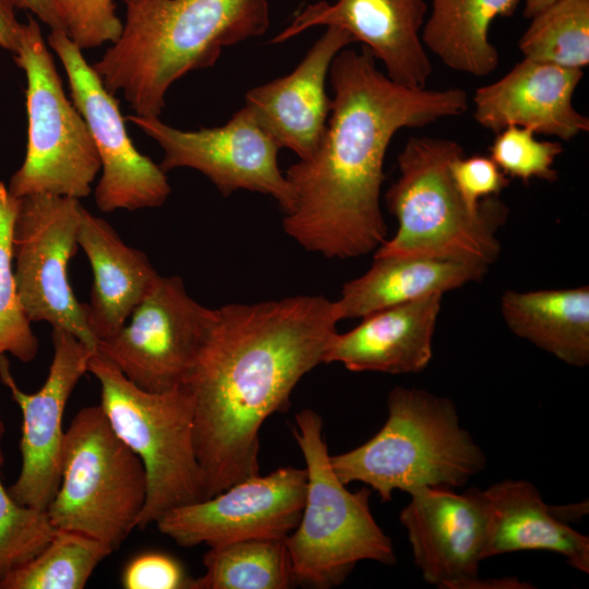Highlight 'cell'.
<instances>
[{
    "label": "cell",
    "mask_w": 589,
    "mask_h": 589,
    "mask_svg": "<svg viewBox=\"0 0 589 589\" xmlns=\"http://www.w3.org/2000/svg\"><path fill=\"white\" fill-rule=\"evenodd\" d=\"M485 510L483 560L503 553L541 550L562 555L577 570L589 573V538L568 521L588 513V501L546 504L527 480H504L481 491Z\"/></svg>",
    "instance_id": "cell-20"
},
{
    "label": "cell",
    "mask_w": 589,
    "mask_h": 589,
    "mask_svg": "<svg viewBox=\"0 0 589 589\" xmlns=\"http://www.w3.org/2000/svg\"><path fill=\"white\" fill-rule=\"evenodd\" d=\"M351 43L348 32L327 26L292 72L244 96L243 108L252 119L299 159L311 157L323 140L332 104L326 79L334 58Z\"/></svg>",
    "instance_id": "cell-18"
},
{
    "label": "cell",
    "mask_w": 589,
    "mask_h": 589,
    "mask_svg": "<svg viewBox=\"0 0 589 589\" xmlns=\"http://www.w3.org/2000/svg\"><path fill=\"white\" fill-rule=\"evenodd\" d=\"M305 468L281 467L239 481L216 495L172 508L155 524L178 545L216 546L247 539H285L299 524Z\"/></svg>",
    "instance_id": "cell-15"
},
{
    "label": "cell",
    "mask_w": 589,
    "mask_h": 589,
    "mask_svg": "<svg viewBox=\"0 0 589 589\" xmlns=\"http://www.w3.org/2000/svg\"><path fill=\"white\" fill-rule=\"evenodd\" d=\"M557 0H525L524 16L531 19Z\"/></svg>",
    "instance_id": "cell-37"
},
{
    "label": "cell",
    "mask_w": 589,
    "mask_h": 589,
    "mask_svg": "<svg viewBox=\"0 0 589 589\" xmlns=\"http://www.w3.org/2000/svg\"><path fill=\"white\" fill-rule=\"evenodd\" d=\"M465 155L455 141L412 136L397 156L399 176L385 194L398 223L374 256L452 259L489 266L500 253L495 236L507 217L506 205L492 196L477 209L458 192L452 161Z\"/></svg>",
    "instance_id": "cell-5"
},
{
    "label": "cell",
    "mask_w": 589,
    "mask_h": 589,
    "mask_svg": "<svg viewBox=\"0 0 589 589\" xmlns=\"http://www.w3.org/2000/svg\"><path fill=\"white\" fill-rule=\"evenodd\" d=\"M334 97L315 153L285 172L293 194L283 228L305 251L353 259L375 251L387 235L381 209L384 158L404 128H423L464 113V89H416L382 73L365 47L342 49L329 73Z\"/></svg>",
    "instance_id": "cell-1"
},
{
    "label": "cell",
    "mask_w": 589,
    "mask_h": 589,
    "mask_svg": "<svg viewBox=\"0 0 589 589\" xmlns=\"http://www.w3.org/2000/svg\"><path fill=\"white\" fill-rule=\"evenodd\" d=\"M3 462L0 441V586L36 556L56 531L46 510L21 505L11 496L1 479Z\"/></svg>",
    "instance_id": "cell-30"
},
{
    "label": "cell",
    "mask_w": 589,
    "mask_h": 589,
    "mask_svg": "<svg viewBox=\"0 0 589 589\" xmlns=\"http://www.w3.org/2000/svg\"><path fill=\"white\" fill-rule=\"evenodd\" d=\"M205 573L190 589H285L294 584L285 539H247L216 546L203 556Z\"/></svg>",
    "instance_id": "cell-26"
},
{
    "label": "cell",
    "mask_w": 589,
    "mask_h": 589,
    "mask_svg": "<svg viewBox=\"0 0 589 589\" xmlns=\"http://www.w3.org/2000/svg\"><path fill=\"white\" fill-rule=\"evenodd\" d=\"M217 320L187 291L180 276H158L154 286L113 336L97 342L131 382L149 392L184 385Z\"/></svg>",
    "instance_id": "cell-11"
},
{
    "label": "cell",
    "mask_w": 589,
    "mask_h": 589,
    "mask_svg": "<svg viewBox=\"0 0 589 589\" xmlns=\"http://www.w3.org/2000/svg\"><path fill=\"white\" fill-rule=\"evenodd\" d=\"M146 494L140 457L116 434L100 405L80 409L65 431L59 486L46 508L51 524L113 552L136 528Z\"/></svg>",
    "instance_id": "cell-8"
},
{
    "label": "cell",
    "mask_w": 589,
    "mask_h": 589,
    "mask_svg": "<svg viewBox=\"0 0 589 589\" xmlns=\"http://www.w3.org/2000/svg\"><path fill=\"white\" fill-rule=\"evenodd\" d=\"M293 436L306 470L302 515L285 538L294 582L330 588L360 561L395 564L393 542L370 510L371 490L351 492L335 473L321 416L312 409L299 411Z\"/></svg>",
    "instance_id": "cell-6"
},
{
    "label": "cell",
    "mask_w": 589,
    "mask_h": 589,
    "mask_svg": "<svg viewBox=\"0 0 589 589\" xmlns=\"http://www.w3.org/2000/svg\"><path fill=\"white\" fill-rule=\"evenodd\" d=\"M520 0H432L421 40L448 68L477 77L500 63L489 32L496 17L510 16Z\"/></svg>",
    "instance_id": "cell-25"
},
{
    "label": "cell",
    "mask_w": 589,
    "mask_h": 589,
    "mask_svg": "<svg viewBox=\"0 0 589 589\" xmlns=\"http://www.w3.org/2000/svg\"><path fill=\"white\" fill-rule=\"evenodd\" d=\"M120 37L93 64L106 89L136 116L159 117L169 87L213 67L226 47L263 35L266 0H122Z\"/></svg>",
    "instance_id": "cell-3"
},
{
    "label": "cell",
    "mask_w": 589,
    "mask_h": 589,
    "mask_svg": "<svg viewBox=\"0 0 589 589\" xmlns=\"http://www.w3.org/2000/svg\"><path fill=\"white\" fill-rule=\"evenodd\" d=\"M20 9L27 10L35 14L37 19L49 26L50 31H62L55 0H16Z\"/></svg>",
    "instance_id": "cell-36"
},
{
    "label": "cell",
    "mask_w": 589,
    "mask_h": 589,
    "mask_svg": "<svg viewBox=\"0 0 589 589\" xmlns=\"http://www.w3.org/2000/svg\"><path fill=\"white\" fill-rule=\"evenodd\" d=\"M55 5L63 32L82 50L113 44L122 33L112 0H55Z\"/></svg>",
    "instance_id": "cell-32"
},
{
    "label": "cell",
    "mask_w": 589,
    "mask_h": 589,
    "mask_svg": "<svg viewBox=\"0 0 589 589\" xmlns=\"http://www.w3.org/2000/svg\"><path fill=\"white\" fill-rule=\"evenodd\" d=\"M486 265L438 257L374 256L371 267L346 283L338 300L336 315L364 317L376 311L442 293L481 280Z\"/></svg>",
    "instance_id": "cell-23"
},
{
    "label": "cell",
    "mask_w": 589,
    "mask_h": 589,
    "mask_svg": "<svg viewBox=\"0 0 589 589\" xmlns=\"http://www.w3.org/2000/svg\"><path fill=\"white\" fill-rule=\"evenodd\" d=\"M507 327L566 364L589 363V287L507 290L501 298Z\"/></svg>",
    "instance_id": "cell-24"
},
{
    "label": "cell",
    "mask_w": 589,
    "mask_h": 589,
    "mask_svg": "<svg viewBox=\"0 0 589 589\" xmlns=\"http://www.w3.org/2000/svg\"><path fill=\"white\" fill-rule=\"evenodd\" d=\"M4 432H5V426H4V422L2 420V416H1V412H0V441L2 440V437L4 435Z\"/></svg>",
    "instance_id": "cell-38"
},
{
    "label": "cell",
    "mask_w": 589,
    "mask_h": 589,
    "mask_svg": "<svg viewBox=\"0 0 589 589\" xmlns=\"http://www.w3.org/2000/svg\"><path fill=\"white\" fill-rule=\"evenodd\" d=\"M443 294L434 293L362 317L347 333H334L322 363L353 372L418 373L432 358V339Z\"/></svg>",
    "instance_id": "cell-21"
},
{
    "label": "cell",
    "mask_w": 589,
    "mask_h": 589,
    "mask_svg": "<svg viewBox=\"0 0 589 589\" xmlns=\"http://www.w3.org/2000/svg\"><path fill=\"white\" fill-rule=\"evenodd\" d=\"M53 356L47 377L35 393L16 383L7 354L0 358V382L22 413L21 469L8 488L21 505L46 510L60 482L67 402L96 351L63 328H52Z\"/></svg>",
    "instance_id": "cell-14"
},
{
    "label": "cell",
    "mask_w": 589,
    "mask_h": 589,
    "mask_svg": "<svg viewBox=\"0 0 589 589\" xmlns=\"http://www.w3.org/2000/svg\"><path fill=\"white\" fill-rule=\"evenodd\" d=\"M387 420L364 444L330 455L345 484L362 482L390 501L394 491L457 488L480 473L486 458L459 423L455 404L419 388L395 387Z\"/></svg>",
    "instance_id": "cell-4"
},
{
    "label": "cell",
    "mask_w": 589,
    "mask_h": 589,
    "mask_svg": "<svg viewBox=\"0 0 589 589\" xmlns=\"http://www.w3.org/2000/svg\"><path fill=\"white\" fill-rule=\"evenodd\" d=\"M77 243L93 272L85 306L88 328L98 342L121 329L159 274L144 252L128 245L108 221L85 207Z\"/></svg>",
    "instance_id": "cell-22"
},
{
    "label": "cell",
    "mask_w": 589,
    "mask_h": 589,
    "mask_svg": "<svg viewBox=\"0 0 589 589\" xmlns=\"http://www.w3.org/2000/svg\"><path fill=\"white\" fill-rule=\"evenodd\" d=\"M19 199L0 180V358L33 361L39 340L21 303L14 272L13 230Z\"/></svg>",
    "instance_id": "cell-29"
},
{
    "label": "cell",
    "mask_w": 589,
    "mask_h": 589,
    "mask_svg": "<svg viewBox=\"0 0 589 589\" xmlns=\"http://www.w3.org/2000/svg\"><path fill=\"white\" fill-rule=\"evenodd\" d=\"M125 120L158 143L164 151L159 166L165 172L191 168L224 196L247 190L272 196L284 214L292 208L293 194L278 166L280 147L243 107L227 123L196 131L176 129L159 117L130 115Z\"/></svg>",
    "instance_id": "cell-13"
},
{
    "label": "cell",
    "mask_w": 589,
    "mask_h": 589,
    "mask_svg": "<svg viewBox=\"0 0 589 589\" xmlns=\"http://www.w3.org/2000/svg\"><path fill=\"white\" fill-rule=\"evenodd\" d=\"M84 206L80 200L31 194L19 199L13 230L14 272L19 297L33 323L63 328L96 350L97 341L69 280Z\"/></svg>",
    "instance_id": "cell-10"
},
{
    "label": "cell",
    "mask_w": 589,
    "mask_h": 589,
    "mask_svg": "<svg viewBox=\"0 0 589 589\" xmlns=\"http://www.w3.org/2000/svg\"><path fill=\"white\" fill-rule=\"evenodd\" d=\"M563 152L558 142L540 141L528 128L510 125L496 133L490 146V157L508 177L524 182L540 179L557 180L553 164Z\"/></svg>",
    "instance_id": "cell-31"
},
{
    "label": "cell",
    "mask_w": 589,
    "mask_h": 589,
    "mask_svg": "<svg viewBox=\"0 0 589 589\" xmlns=\"http://www.w3.org/2000/svg\"><path fill=\"white\" fill-rule=\"evenodd\" d=\"M47 45L67 73L71 101L85 119L100 160L95 202L103 213L161 206L171 193L159 164L140 153L130 139L119 100L109 93L83 50L62 31H51Z\"/></svg>",
    "instance_id": "cell-12"
},
{
    "label": "cell",
    "mask_w": 589,
    "mask_h": 589,
    "mask_svg": "<svg viewBox=\"0 0 589 589\" xmlns=\"http://www.w3.org/2000/svg\"><path fill=\"white\" fill-rule=\"evenodd\" d=\"M424 0H337L306 5L271 43H284L315 26H336L360 41L395 83L425 88L432 64L420 38Z\"/></svg>",
    "instance_id": "cell-17"
},
{
    "label": "cell",
    "mask_w": 589,
    "mask_h": 589,
    "mask_svg": "<svg viewBox=\"0 0 589 589\" xmlns=\"http://www.w3.org/2000/svg\"><path fill=\"white\" fill-rule=\"evenodd\" d=\"M16 0H0V48L15 53L21 40L23 23L16 17Z\"/></svg>",
    "instance_id": "cell-35"
},
{
    "label": "cell",
    "mask_w": 589,
    "mask_h": 589,
    "mask_svg": "<svg viewBox=\"0 0 589 589\" xmlns=\"http://www.w3.org/2000/svg\"><path fill=\"white\" fill-rule=\"evenodd\" d=\"M87 372L99 383V405L111 428L145 468L147 494L136 528L144 529L168 510L205 498L188 389L145 390L97 350Z\"/></svg>",
    "instance_id": "cell-7"
},
{
    "label": "cell",
    "mask_w": 589,
    "mask_h": 589,
    "mask_svg": "<svg viewBox=\"0 0 589 589\" xmlns=\"http://www.w3.org/2000/svg\"><path fill=\"white\" fill-rule=\"evenodd\" d=\"M519 50L525 59L582 70L589 64V0H557L532 16Z\"/></svg>",
    "instance_id": "cell-28"
},
{
    "label": "cell",
    "mask_w": 589,
    "mask_h": 589,
    "mask_svg": "<svg viewBox=\"0 0 589 589\" xmlns=\"http://www.w3.org/2000/svg\"><path fill=\"white\" fill-rule=\"evenodd\" d=\"M450 173L461 197L473 209L483 200L498 196L509 184V178L490 156H459L452 161Z\"/></svg>",
    "instance_id": "cell-33"
},
{
    "label": "cell",
    "mask_w": 589,
    "mask_h": 589,
    "mask_svg": "<svg viewBox=\"0 0 589 589\" xmlns=\"http://www.w3.org/2000/svg\"><path fill=\"white\" fill-rule=\"evenodd\" d=\"M409 495L399 520L426 582L442 589L530 588L516 578L480 577L485 541L481 490L459 494L447 488L424 486Z\"/></svg>",
    "instance_id": "cell-16"
},
{
    "label": "cell",
    "mask_w": 589,
    "mask_h": 589,
    "mask_svg": "<svg viewBox=\"0 0 589 589\" xmlns=\"http://www.w3.org/2000/svg\"><path fill=\"white\" fill-rule=\"evenodd\" d=\"M580 69L522 59L473 95L474 120L494 133L515 125L563 141L589 131V119L573 106Z\"/></svg>",
    "instance_id": "cell-19"
},
{
    "label": "cell",
    "mask_w": 589,
    "mask_h": 589,
    "mask_svg": "<svg viewBox=\"0 0 589 589\" xmlns=\"http://www.w3.org/2000/svg\"><path fill=\"white\" fill-rule=\"evenodd\" d=\"M339 322L334 301L297 294L228 303L184 383L205 498L260 474V430L299 381L322 363Z\"/></svg>",
    "instance_id": "cell-2"
},
{
    "label": "cell",
    "mask_w": 589,
    "mask_h": 589,
    "mask_svg": "<svg viewBox=\"0 0 589 589\" xmlns=\"http://www.w3.org/2000/svg\"><path fill=\"white\" fill-rule=\"evenodd\" d=\"M191 581L177 558L157 551L137 554L121 574L124 589H190Z\"/></svg>",
    "instance_id": "cell-34"
},
{
    "label": "cell",
    "mask_w": 589,
    "mask_h": 589,
    "mask_svg": "<svg viewBox=\"0 0 589 589\" xmlns=\"http://www.w3.org/2000/svg\"><path fill=\"white\" fill-rule=\"evenodd\" d=\"M111 552L89 536L56 528L47 545L12 572L0 589H83Z\"/></svg>",
    "instance_id": "cell-27"
},
{
    "label": "cell",
    "mask_w": 589,
    "mask_h": 589,
    "mask_svg": "<svg viewBox=\"0 0 589 589\" xmlns=\"http://www.w3.org/2000/svg\"><path fill=\"white\" fill-rule=\"evenodd\" d=\"M13 59L26 77L27 143L8 189L16 199L50 194L87 197L100 160L85 119L65 96L38 21L27 16Z\"/></svg>",
    "instance_id": "cell-9"
}]
</instances>
